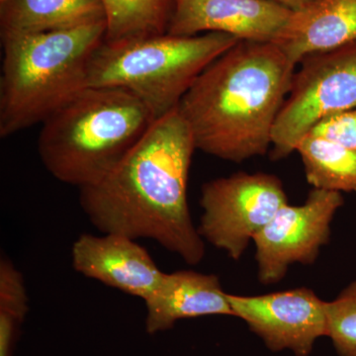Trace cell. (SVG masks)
I'll list each match as a JSON object with an SVG mask.
<instances>
[{
	"mask_svg": "<svg viewBox=\"0 0 356 356\" xmlns=\"http://www.w3.org/2000/svg\"><path fill=\"white\" fill-rule=\"evenodd\" d=\"M196 149L177 107L156 119L106 177L79 189L84 214L100 233L152 240L189 266L200 264L205 243L187 199Z\"/></svg>",
	"mask_w": 356,
	"mask_h": 356,
	"instance_id": "1",
	"label": "cell"
},
{
	"mask_svg": "<svg viewBox=\"0 0 356 356\" xmlns=\"http://www.w3.org/2000/svg\"><path fill=\"white\" fill-rule=\"evenodd\" d=\"M296 65L273 42L245 40L211 63L178 105L196 149L233 163L264 156Z\"/></svg>",
	"mask_w": 356,
	"mask_h": 356,
	"instance_id": "2",
	"label": "cell"
},
{
	"mask_svg": "<svg viewBox=\"0 0 356 356\" xmlns=\"http://www.w3.org/2000/svg\"><path fill=\"white\" fill-rule=\"evenodd\" d=\"M154 121L125 89L88 86L42 123L40 159L58 181L81 189L111 172Z\"/></svg>",
	"mask_w": 356,
	"mask_h": 356,
	"instance_id": "3",
	"label": "cell"
},
{
	"mask_svg": "<svg viewBox=\"0 0 356 356\" xmlns=\"http://www.w3.org/2000/svg\"><path fill=\"white\" fill-rule=\"evenodd\" d=\"M106 21L58 31L1 34L0 137L43 123L88 88L89 65Z\"/></svg>",
	"mask_w": 356,
	"mask_h": 356,
	"instance_id": "4",
	"label": "cell"
},
{
	"mask_svg": "<svg viewBox=\"0 0 356 356\" xmlns=\"http://www.w3.org/2000/svg\"><path fill=\"white\" fill-rule=\"evenodd\" d=\"M240 41L224 33L197 36L165 34L106 43L89 65L88 88L125 89L154 119L177 109L206 67Z\"/></svg>",
	"mask_w": 356,
	"mask_h": 356,
	"instance_id": "5",
	"label": "cell"
},
{
	"mask_svg": "<svg viewBox=\"0 0 356 356\" xmlns=\"http://www.w3.org/2000/svg\"><path fill=\"white\" fill-rule=\"evenodd\" d=\"M298 65L274 125L273 161L296 151L302 138L325 117L356 108V40L310 54Z\"/></svg>",
	"mask_w": 356,
	"mask_h": 356,
	"instance_id": "6",
	"label": "cell"
},
{
	"mask_svg": "<svg viewBox=\"0 0 356 356\" xmlns=\"http://www.w3.org/2000/svg\"><path fill=\"white\" fill-rule=\"evenodd\" d=\"M286 204V192L276 175L233 173L203 184L197 229L204 241L238 261L254 236Z\"/></svg>",
	"mask_w": 356,
	"mask_h": 356,
	"instance_id": "7",
	"label": "cell"
},
{
	"mask_svg": "<svg viewBox=\"0 0 356 356\" xmlns=\"http://www.w3.org/2000/svg\"><path fill=\"white\" fill-rule=\"evenodd\" d=\"M343 205L341 192L313 188L301 205L281 207L252 241L259 282L275 284L293 264H315L331 240L332 220Z\"/></svg>",
	"mask_w": 356,
	"mask_h": 356,
	"instance_id": "8",
	"label": "cell"
},
{
	"mask_svg": "<svg viewBox=\"0 0 356 356\" xmlns=\"http://www.w3.org/2000/svg\"><path fill=\"white\" fill-rule=\"evenodd\" d=\"M235 317L273 353L310 356L321 337H327V301L307 287L257 296L229 294Z\"/></svg>",
	"mask_w": 356,
	"mask_h": 356,
	"instance_id": "9",
	"label": "cell"
},
{
	"mask_svg": "<svg viewBox=\"0 0 356 356\" xmlns=\"http://www.w3.org/2000/svg\"><path fill=\"white\" fill-rule=\"evenodd\" d=\"M291 13L271 0H172L166 33H224L245 41L274 42Z\"/></svg>",
	"mask_w": 356,
	"mask_h": 356,
	"instance_id": "10",
	"label": "cell"
},
{
	"mask_svg": "<svg viewBox=\"0 0 356 356\" xmlns=\"http://www.w3.org/2000/svg\"><path fill=\"white\" fill-rule=\"evenodd\" d=\"M72 261L81 275L143 301L165 276L146 248L119 234L79 236L72 245Z\"/></svg>",
	"mask_w": 356,
	"mask_h": 356,
	"instance_id": "11",
	"label": "cell"
},
{
	"mask_svg": "<svg viewBox=\"0 0 356 356\" xmlns=\"http://www.w3.org/2000/svg\"><path fill=\"white\" fill-rule=\"evenodd\" d=\"M145 302L147 334L170 331L180 320L229 316L235 317L228 293L219 276L193 270L165 273L161 284Z\"/></svg>",
	"mask_w": 356,
	"mask_h": 356,
	"instance_id": "12",
	"label": "cell"
},
{
	"mask_svg": "<svg viewBox=\"0 0 356 356\" xmlns=\"http://www.w3.org/2000/svg\"><path fill=\"white\" fill-rule=\"evenodd\" d=\"M356 40V0H316L292 11L273 42L295 65Z\"/></svg>",
	"mask_w": 356,
	"mask_h": 356,
	"instance_id": "13",
	"label": "cell"
},
{
	"mask_svg": "<svg viewBox=\"0 0 356 356\" xmlns=\"http://www.w3.org/2000/svg\"><path fill=\"white\" fill-rule=\"evenodd\" d=\"M102 21V0H0V33L58 31Z\"/></svg>",
	"mask_w": 356,
	"mask_h": 356,
	"instance_id": "14",
	"label": "cell"
},
{
	"mask_svg": "<svg viewBox=\"0 0 356 356\" xmlns=\"http://www.w3.org/2000/svg\"><path fill=\"white\" fill-rule=\"evenodd\" d=\"M313 188L356 192V151L307 134L296 147Z\"/></svg>",
	"mask_w": 356,
	"mask_h": 356,
	"instance_id": "15",
	"label": "cell"
},
{
	"mask_svg": "<svg viewBox=\"0 0 356 356\" xmlns=\"http://www.w3.org/2000/svg\"><path fill=\"white\" fill-rule=\"evenodd\" d=\"M106 21L104 42L119 43L165 34L172 0H102Z\"/></svg>",
	"mask_w": 356,
	"mask_h": 356,
	"instance_id": "16",
	"label": "cell"
},
{
	"mask_svg": "<svg viewBox=\"0 0 356 356\" xmlns=\"http://www.w3.org/2000/svg\"><path fill=\"white\" fill-rule=\"evenodd\" d=\"M29 311L22 273L8 257L0 261V356H14L20 327Z\"/></svg>",
	"mask_w": 356,
	"mask_h": 356,
	"instance_id": "17",
	"label": "cell"
},
{
	"mask_svg": "<svg viewBox=\"0 0 356 356\" xmlns=\"http://www.w3.org/2000/svg\"><path fill=\"white\" fill-rule=\"evenodd\" d=\"M327 337L339 356H356V280L327 301Z\"/></svg>",
	"mask_w": 356,
	"mask_h": 356,
	"instance_id": "18",
	"label": "cell"
},
{
	"mask_svg": "<svg viewBox=\"0 0 356 356\" xmlns=\"http://www.w3.org/2000/svg\"><path fill=\"white\" fill-rule=\"evenodd\" d=\"M308 134L356 151V108L325 117Z\"/></svg>",
	"mask_w": 356,
	"mask_h": 356,
	"instance_id": "19",
	"label": "cell"
},
{
	"mask_svg": "<svg viewBox=\"0 0 356 356\" xmlns=\"http://www.w3.org/2000/svg\"><path fill=\"white\" fill-rule=\"evenodd\" d=\"M271 1L277 2L281 6L291 9L292 11H296L308 6L309 4L316 1V0H271Z\"/></svg>",
	"mask_w": 356,
	"mask_h": 356,
	"instance_id": "20",
	"label": "cell"
}]
</instances>
